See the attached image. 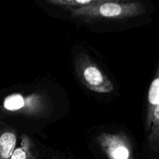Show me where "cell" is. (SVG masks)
Segmentation results:
<instances>
[{"label": "cell", "instance_id": "obj_2", "mask_svg": "<svg viewBox=\"0 0 159 159\" xmlns=\"http://www.w3.org/2000/svg\"><path fill=\"white\" fill-rule=\"evenodd\" d=\"M72 62L79 82L89 91L101 95L115 91L113 80L86 52L77 50Z\"/></svg>", "mask_w": 159, "mask_h": 159}, {"label": "cell", "instance_id": "obj_6", "mask_svg": "<svg viewBox=\"0 0 159 159\" xmlns=\"http://www.w3.org/2000/svg\"><path fill=\"white\" fill-rule=\"evenodd\" d=\"M10 159H39V150L34 140L26 134L20 135L19 145Z\"/></svg>", "mask_w": 159, "mask_h": 159}, {"label": "cell", "instance_id": "obj_7", "mask_svg": "<svg viewBox=\"0 0 159 159\" xmlns=\"http://www.w3.org/2000/svg\"><path fill=\"white\" fill-rule=\"evenodd\" d=\"M148 110L159 105V75L155 78L149 87L148 93Z\"/></svg>", "mask_w": 159, "mask_h": 159}, {"label": "cell", "instance_id": "obj_5", "mask_svg": "<svg viewBox=\"0 0 159 159\" xmlns=\"http://www.w3.org/2000/svg\"><path fill=\"white\" fill-rule=\"evenodd\" d=\"M18 138L16 128L0 120V159H10L18 144Z\"/></svg>", "mask_w": 159, "mask_h": 159}, {"label": "cell", "instance_id": "obj_4", "mask_svg": "<svg viewBox=\"0 0 159 159\" xmlns=\"http://www.w3.org/2000/svg\"><path fill=\"white\" fill-rule=\"evenodd\" d=\"M136 9L133 6H126L114 2H107L97 6L75 9L73 10V16L85 20L98 19H124L134 15Z\"/></svg>", "mask_w": 159, "mask_h": 159}, {"label": "cell", "instance_id": "obj_8", "mask_svg": "<svg viewBox=\"0 0 159 159\" xmlns=\"http://www.w3.org/2000/svg\"><path fill=\"white\" fill-rule=\"evenodd\" d=\"M52 2L65 6H76V5H88L96 0H51Z\"/></svg>", "mask_w": 159, "mask_h": 159}, {"label": "cell", "instance_id": "obj_3", "mask_svg": "<svg viewBox=\"0 0 159 159\" xmlns=\"http://www.w3.org/2000/svg\"><path fill=\"white\" fill-rule=\"evenodd\" d=\"M95 140L107 159H134L131 143L124 132L103 130Z\"/></svg>", "mask_w": 159, "mask_h": 159}, {"label": "cell", "instance_id": "obj_9", "mask_svg": "<svg viewBox=\"0 0 159 159\" xmlns=\"http://www.w3.org/2000/svg\"><path fill=\"white\" fill-rule=\"evenodd\" d=\"M51 159H67V158H56L54 155H52V158H51Z\"/></svg>", "mask_w": 159, "mask_h": 159}, {"label": "cell", "instance_id": "obj_1", "mask_svg": "<svg viewBox=\"0 0 159 159\" xmlns=\"http://www.w3.org/2000/svg\"><path fill=\"white\" fill-rule=\"evenodd\" d=\"M68 97L60 85L43 81L0 91V120L33 127L55 121L66 113Z\"/></svg>", "mask_w": 159, "mask_h": 159}]
</instances>
